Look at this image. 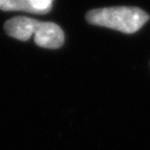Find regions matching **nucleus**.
<instances>
[{
    "mask_svg": "<svg viewBox=\"0 0 150 150\" xmlns=\"http://www.w3.org/2000/svg\"><path fill=\"white\" fill-rule=\"evenodd\" d=\"M0 9L2 11H23L33 13L35 9L31 0H0Z\"/></svg>",
    "mask_w": 150,
    "mask_h": 150,
    "instance_id": "3",
    "label": "nucleus"
},
{
    "mask_svg": "<svg viewBox=\"0 0 150 150\" xmlns=\"http://www.w3.org/2000/svg\"><path fill=\"white\" fill-rule=\"evenodd\" d=\"M35 14H47L50 12L53 0H31Z\"/></svg>",
    "mask_w": 150,
    "mask_h": 150,
    "instance_id": "4",
    "label": "nucleus"
},
{
    "mask_svg": "<svg viewBox=\"0 0 150 150\" xmlns=\"http://www.w3.org/2000/svg\"><path fill=\"white\" fill-rule=\"evenodd\" d=\"M4 29L11 37L20 41H27L35 35L37 45L48 49H56L64 44V31L57 24L41 22L27 17H16L5 22Z\"/></svg>",
    "mask_w": 150,
    "mask_h": 150,
    "instance_id": "1",
    "label": "nucleus"
},
{
    "mask_svg": "<svg viewBox=\"0 0 150 150\" xmlns=\"http://www.w3.org/2000/svg\"><path fill=\"white\" fill-rule=\"evenodd\" d=\"M86 19L93 25L134 33L149 20V15L139 7L112 6L92 9L87 13Z\"/></svg>",
    "mask_w": 150,
    "mask_h": 150,
    "instance_id": "2",
    "label": "nucleus"
}]
</instances>
